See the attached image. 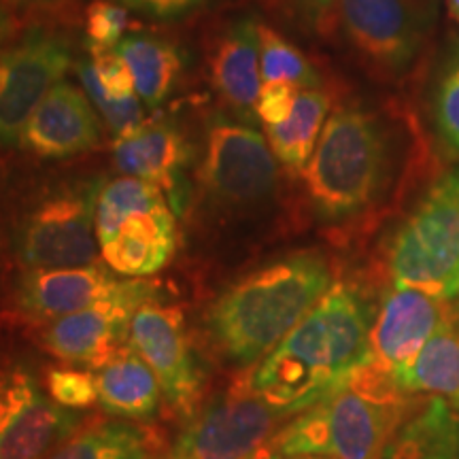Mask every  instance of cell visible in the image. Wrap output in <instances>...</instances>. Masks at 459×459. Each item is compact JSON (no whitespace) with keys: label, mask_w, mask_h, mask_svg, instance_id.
Here are the masks:
<instances>
[{"label":"cell","mask_w":459,"mask_h":459,"mask_svg":"<svg viewBox=\"0 0 459 459\" xmlns=\"http://www.w3.org/2000/svg\"><path fill=\"white\" fill-rule=\"evenodd\" d=\"M153 459H169V455H166V457H153Z\"/></svg>","instance_id":"cell-41"},{"label":"cell","mask_w":459,"mask_h":459,"mask_svg":"<svg viewBox=\"0 0 459 459\" xmlns=\"http://www.w3.org/2000/svg\"><path fill=\"white\" fill-rule=\"evenodd\" d=\"M128 28V11L113 0H94L85 11L90 48L115 49Z\"/></svg>","instance_id":"cell-30"},{"label":"cell","mask_w":459,"mask_h":459,"mask_svg":"<svg viewBox=\"0 0 459 459\" xmlns=\"http://www.w3.org/2000/svg\"><path fill=\"white\" fill-rule=\"evenodd\" d=\"M134 90L147 107L156 108L172 94L183 73V57L175 45L152 34H130L119 41Z\"/></svg>","instance_id":"cell-24"},{"label":"cell","mask_w":459,"mask_h":459,"mask_svg":"<svg viewBox=\"0 0 459 459\" xmlns=\"http://www.w3.org/2000/svg\"><path fill=\"white\" fill-rule=\"evenodd\" d=\"M90 56L96 77L108 96H117V99L134 96V79H132L130 68L117 49L90 48Z\"/></svg>","instance_id":"cell-32"},{"label":"cell","mask_w":459,"mask_h":459,"mask_svg":"<svg viewBox=\"0 0 459 459\" xmlns=\"http://www.w3.org/2000/svg\"><path fill=\"white\" fill-rule=\"evenodd\" d=\"M100 143V122L90 96L68 82H57L22 132L20 145L41 160H66Z\"/></svg>","instance_id":"cell-16"},{"label":"cell","mask_w":459,"mask_h":459,"mask_svg":"<svg viewBox=\"0 0 459 459\" xmlns=\"http://www.w3.org/2000/svg\"><path fill=\"white\" fill-rule=\"evenodd\" d=\"M145 302L119 298L54 319L43 334L45 349L66 364L100 370L128 344L132 315Z\"/></svg>","instance_id":"cell-15"},{"label":"cell","mask_w":459,"mask_h":459,"mask_svg":"<svg viewBox=\"0 0 459 459\" xmlns=\"http://www.w3.org/2000/svg\"><path fill=\"white\" fill-rule=\"evenodd\" d=\"M77 73L83 82L85 94L90 96V100L94 102V107L99 108L108 128H111L117 136H126L143 128V105L136 96H108L105 88H102L99 77H96L94 66L90 60H82L77 65Z\"/></svg>","instance_id":"cell-28"},{"label":"cell","mask_w":459,"mask_h":459,"mask_svg":"<svg viewBox=\"0 0 459 459\" xmlns=\"http://www.w3.org/2000/svg\"><path fill=\"white\" fill-rule=\"evenodd\" d=\"M262 459H328V457H315V455H279V453H266Z\"/></svg>","instance_id":"cell-38"},{"label":"cell","mask_w":459,"mask_h":459,"mask_svg":"<svg viewBox=\"0 0 459 459\" xmlns=\"http://www.w3.org/2000/svg\"><path fill=\"white\" fill-rule=\"evenodd\" d=\"M300 88L291 83H262L260 96L255 102V115L262 119V124L277 126L285 122L294 111Z\"/></svg>","instance_id":"cell-33"},{"label":"cell","mask_w":459,"mask_h":459,"mask_svg":"<svg viewBox=\"0 0 459 459\" xmlns=\"http://www.w3.org/2000/svg\"><path fill=\"white\" fill-rule=\"evenodd\" d=\"M211 82L217 94L238 115L255 113L262 90L260 24L254 17L232 22L217 39L211 57Z\"/></svg>","instance_id":"cell-18"},{"label":"cell","mask_w":459,"mask_h":459,"mask_svg":"<svg viewBox=\"0 0 459 459\" xmlns=\"http://www.w3.org/2000/svg\"><path fill=\"white\" fill-rule=\"evenodd\" d=\"M102 179L57 189L28 211L15 237L17 260L28 271L88 266L96 260V206Z\"/></svg>","instance_id":"cell-6"},{"label":"cell","mask_w":459,"mask_h":459,"mask_svg":"<svg viewBox=\"0 0 459 459\" xmlns=\"http://www.w3.org/2000/svg\"><path fill=\"white\" fill-rule=\"evenodd\" d=\"M7 32H9V17L4 13L3 4H0V48H3L4 39H7Z\"/></svg>","instance_id":"cell-37"},{"label":"cell","mask_w":459,"mask_h":459,"mask_svg":"<svg viewBox=\"0 0 459 459\" xmlns=\"http://www.w3.org/2000/svg\"><path fill=\"white\" fill-rule=\"evenodd\" d=\"M287 7L304 28L319 37H330L336 30L341 0H287Z\"/></svg>","instance_id":"cell-34"},{"label":"cell","mask_w":459,"mask_h":459,"mask_svg":"<svg viewBox=\"0 0 459 459\" xmlns=\"http://www.w3.org/2000/svg\"><path fill=\"white\" fill-rule=\"evenodd\" d=\"M423 400L402 392L392 375L366 361L311 409L277 429L266 453L381 459L402 423Z\"/></svg>","instance_id":"cell-3"},{"label":"cell","mask_w":459,"mask_h":459,"mask_svg":"<svg viewBox=\"0 0 459 459\" xmlns=\"http://www.w3.org/2000/svg\"><path fill=\"white\" fill-rule=\"evenodd\" d=\"M279 417L245 378L200 412L169 459H262Z\"/></svg>","instance_id":"cell-9"},{"label":"cell","mask_w":459,"mask_h":459,"mask_svg":"<svg viewBox=\"0 0 459 459\" xmlns=\"http://www.w3.org/2000/svg\"><path fill=\"white\" fill-rule=\"evenodd\" d=\"M392 378L415 398H440L459 412V325H451L423 344L409 364Z\"/></svg>","instance_id":"cell-21"},{"label":"cell","mask_w":459,"mask_h":459,"mask_svg":"<svg viewBox=\"0 0 459 459\" xmlns=\"http://www.w3.org/2000/svg\"><path fill=\"white\" fill-rule=\"evenodd\" d=\"M262 83H291L300 90H317L321 79L302 51L271 26L260 24Z\"/></svg>","instance_id":"cell-27"},{"label":"cell","mask_w":459,"mask_h":459,"mask_svg":"<svg viewBox=\"0 0 459 459\" xmlns=\"http://www.w3.org/2000/svg\"><path fill=\"white\" fill-rule=\"evenodd\" d=\"M200 179L220 203L254 204L277 186V158L255 128L215 117L206 128Z\"/></svg>","instance_id":"cell-11"},{"label":"cell","mask_w":459,"mask_h":459,"mask_svg":"<svg viewBox=\"0 0 459 459\" xmlns=\"http://www.w3.org/2000/svg\"><path fill=\"white\" fill-rule=\"evenodd\" d=\"M453 307H455V313H457V325H459V281H457L455 296H453Z\"/></svg>","instance_id":"cell-40"},{"label":"cell","mask_w":459,"mask_h":459,"mask_svg":"<svg viewBox=\"0 0 459 459\" xmlns=\"http://www.w3.org/2000/svg\"><path fill=\"white\" fill-rule=\"evenodd\" d=\"M126 9L149 17L156 22H177L183 17L196 13L206 7L211 0H117Z\"/></svg>","instance_id":"cell-35"},{"label":"cell","mask_w":459,"mask_h":459,"mask_svg":"<svg viewBox=\"0 0 459 459\" xmlns=\"http://www.w3.org/2000/svg\"><path fill=\"white\" fill-rule=\"evenodd\" d=\"M428 0H341L338 24L359 60L381 79H398L426 43Z\"/></svg>","instance_id":"cell-8"},{"label":"cell","mask_w":459,"mask_h":459,"mask_svg":"<svg viewBox=\"0 0 459 459\" xmlns=\"http://www.w3.org/2000/svg\"><path fill=\"white\" fill-rule=\"evenodd\" d=\"M330 105V96L324 90H302L290 117L266 128L271 152L291 175H302L311 162L321 132L328 122Z\"/></svg>","instance_id":"cell-23"},{"label":"cell","mask_w":459,"mask_h":459,"mask_svg":"<svg viewBox=\"0 0 459 459\" xmlns=\"http://www.w3.org/2000/svg\"><path fill=\"white\" fill-rule=\"evenodd\" d=\"M436 126L446 152L459 158V62L440 82L436 96Z\"/></svg>","instance_id":"cell-31"},{"label":"cell","mask_w":459,"mask_h":459,"mask_svg":"<svg viewBox=\"0 0 459 459\" xmlns=\"http://www.w3.org/2000/svg\"><path fill=\"white\" fill-rule=\"evenodd\" d=\"M102 247L108 271L141 279L162 271L177 249V226L170 206L132 215Z\"/></svg>","instance_id":"cell-19"},{"label":"cell","mask_w":459,"mask_h":459,"mask_svg":"<svg viewBox=\"0 0 459 459\" xmlns=\"http://www.w3.org/2000/svg\"><path fill=\"white\" fill-rule=\"evenodd\" d=\"M387 162L381 119L359 107L336 108L302 172L315 213L325 221H342L368 209L385 181Z\"/></svg>","instance_id":"cell-4"},{"label":"cell","mask_w":459,"mask_h":459,"mask_svg":"<svg viewBox=\"0 0 459 459\" xmlns=\"http://www.w3.org/2000/svg\"><path fill=\"white\" fill-rule=\"evenodd\" d=\"M71 60L66 39L45 28H30L0 51V145H20L28 119Z\"/></svg>","instance_id":"cell-10"},{"label":"cell","mask_w":459,"mask_h":459,"mask_svg":"<svg viewBox=\"0 0 459 459\" xmlns=\"http://www.w3.org/2000/svg\"><path fill=\"white\" fill-rule=\"evenodd\" d=\"M113 160L126 177H136L164 189L169 204L181 213L187 192L183 170L192 160V147L181 130L162 122L117 136L113 143Z\"/></svg>","instance_id":"cell-17"},{"label":"cell","mask_w":459,"mask_h":459,"mask_svg":"<svg viewBox=\"0 0 459 459\" xmlns=\"http://www.w3.org/2000/svg\"><path fill=\"white\" fill-rule=\"evenodd\" d=\"M330 264L319 251H296L245 274L211 307V336L238 366L266 358L330 290Z\"/></svg>","instance_id":"cell-2"},{"label":"cell","mask_w":459,"mask_h":459,"mask_svg":"<svg viewBox=\"0 0 459 459\" xmlns=\"http://www.w3.org/2000/svg\"><path fill=\"white\" fill-rule=\"evenodd\" d=\"M160 438L128 421H105L85 428L45 459H153Z\"/></svg>","instance_id":"cell-25"},{"label":"cell","mask_w":459,"mask_h":459,"mask_svg":"<svg viewBox=\"0 0 459 459\" xmlns=\"http://www.w3.org/2000/svg\"><path fill=\"white\" fill-rule=\"evenodd\" d=\"M381 459H459V412L426 398L402 423Z\"/></svg>","instance_id":"cell-22"},{"label":"cell","mask_w":459,"mask_h":459,"mask_svg":"<svg viewBox=\"0 0 459 459\" xmlns=\"http://www.w3.org/2000/svg\"><path fill=\"white\" fill-rule=\"evenodd\" d=\"M99 402L108 415L122 419H147L158 411L162 385L130 344L102 366L96 375Z\"/></svg>","instance_id":"cell-20"},{"label":"cell","mask_w":459,"mask_h":459,"mask_svg":"<svg viewBox=\"0 0 459 459\" xmlns=\"http://www.w3.org/2000/svg\"><path fill=\"white\" fill-rule=\"evenodd\" d=\"M160 285L143 279H117L100 264L54 271H28L17 285V304L37 319H60L94 304L139 298L156 300Z\"/></svg>","instance_id":"cell-14"},{"label":"cell","mask_w":459,"mask_h":459,"mask_svg":"<svg viewBox=\"0 0 459 459\" xmlns=\"http://www.w3.org/2000/svg\"><path fill=\"white\" fill-rule=\"evenodd\" d=\"M392 285L453 300L459 281V169L446 172L395 230L387 247Z\"/></svg>","instance_id":"cell-5"},{"label":"cell","mask_w":459,"mask_h":459,"mask_svg":"<svg viewBox=\"0 0 459 459\" xmlns=\"http://www.w3.org/2000/svg\"><path fill=\"white\" fill-rule=\"evenodd\" d=\"M128 344L158 377L172 409L192 417L203 398L204 377L181 308L164 307L156 300L143 304L132 315Z\"/></svg>","instance_id":"cell-12"},{"label":"cell","mask_w":459,"mask_h":459,"mask_svg":"<svg viewBox=\"0 0 459 459\" xmlns=\"http://www.w3.org/2000/svg\"><path fill=\"white\" fill-rule=\"evenodd\" d=\"M82 417L49 398L28 359L0 349V459H45Z\"/></svg>","instance_id":"cell-7"},{"label":"cell","mask_w":459,"mask_h":459,"mask_svg":"<svg viewBox=\"0 0 459 459\" xmlns=\"http://www.w3.org/2000/svg\"><path fill=\"white\" fill-rule=\"evenodd\" d=\"M455 324L457 313L449 298L392 285L372 319L368 361L394 375L421 351L429 338Z\"/></svg>","instance_id":"cell-13"},{"label":"cell","mask_w":459,"mask_h":459,"mask_svg":"<svg viewBox=\"0 0 459 459\" xmlns=\"http://www.w3.org/2000/svg\"><path fill=\"white\" fill-rule=\"evenodd\" d=\"M45 389L56 404L71 411H83L99 402L96 375L88 370L51 368L45 378Z\"/></svg>","instance_id":"cell-29"},{"label":"cell","mask_w":459,"mask_h":459,"mask_svg":"<svg viewBox=\"0 0 459 459\" xmlns=\"http://www.w3.org/2000/svg\"><path fill=\"white\" fill-rule=\"evenodd\" d=\"M169 204L164 192L153 183L136 179V177H119L102 186L99 206H96V232L99 243L111 240L126 220L132 215L149 213Z\"/></svg>","instance_id":"cell-26"},{"label":"cell","mask_w":459,"mask_h":459,"mask_svg":"<svg viewBox=\"0 0 459 459\" xmlns=\"http://www.w3.org/2000/svg\"><path fill=\"white\" fill-rule=\"evenodd\" d=\"M3 3L20 11H51L60 9L68 0H3Z\"/></svg>","instance_id":"cell-36"},{"label":"cell","mask_w":459,"mask_h":459,"mask_svg":"<svg viewBox=\"0 0 459 459\" xmlns=\"http://www.w3.org/2000/svg\"><path fill=\"white\" fill-rule=\"evenodd\" d=\"M372 319L358 287L332 281L307 317L255 366L251 389L281 417L311 409L368 361Z\"/></svg>","instance_id":"cell-1"},{"label":"cell","mask_w":459,"mask_h":459,"mask_svg":"<svg viewBox=\"0 0 459 459\" xmlns=\"http://www.w3.org/2000/svg\"><path fill=\"white\" fill-rule=\"evenodd\" d=\"M446 7H449V13L455 22H459V0H446Z\"/></svg>","instance_id":"cell-39"}]
</instances>
